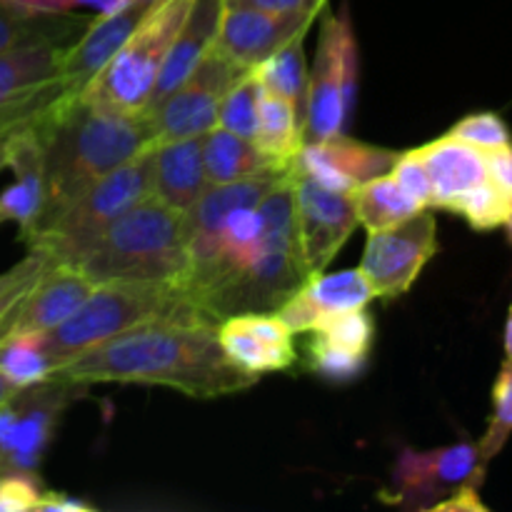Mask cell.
<instances>
[{
    "label": "cell",
    "mask_w": 512,
    "mask_h": 512,
    "mask_svg": "<svg viewBox=\"0 0 512 512\" xmlns=\"http://www.w3.org/2000/svg\"><path fill=\"white\" fill-rule=\"evenodd\" d=\"M60 383L163 385L190 398H218L255 385L225 358L218 328L188 320H153L113 335L53 370Z\"/></svg>",
    "instance_id": "obj_1"
},
{
    "label": "cell",
    "mask_w": 512,
    "mask_h": 512,
    "mask_svg": "<svg viewBox=\"0 0 512 512\" xmlns=\"http://www.w3.org/2000/svg\"><path fill=\"white\" fill-rule=\"evenodd\" d=\"M38 128L45 155V208L23 240L58 218L90 185L155 145L153 123L145 113H118L80 98L58 100Z\"/></svg>",
    "instance_id": "obj_2"
},
{
    "label": "cell",
    "mask_w": 512,
    "mask_h": 512,
    "mask_svg": "<svg viewBox=\"0 0 512 512\" xmlns=\"http://www.w3.org/2000/svg\"><path fill=\"white\" fill-rule=\"evenodd\" d=\"M95 285L108 280L180 283L188 270V220L155 195L115 218L78 258Z\"/></svg>",
    "instance_id": "obj_3"
},
{
    "label": "cell",
    "mask_w": 512,
    "mask_h": 512,
    "mask_svg": "<svg viewBox=\"0 0 512 512\" xmlns=\"http://www.w3.org/2000/svg\"><path fill=\"white\" fill-rule=\"evenodd\" d=\"M153 320L210 325L175 283L108 280L100 283L68 320L43 333V353L55 370L93 345Z\"/></svg>",
    "instance_id": "obj_4"
},
{
    "label": "cell",
    "mask_w": 512,
    "mask_h": 512,
    "mask_svg": "<svg viewBox=\"0 0 512 512\" xmlns=\"http://www.w3.org/2000/svg\"><path fill=\"white\" fill-rule=\"evenodd\" d=\"M190 5L193 0H158L78 98L118 113H145L165 55L188 18Z\"/></svg>",
    "instance_id": "obj_5"
},
{
    "label": "cell",
    "mask_w": 512,
    "mask_h": 512,
    "mask_svg": "<svg viewBox=\"0 0 512 512\" xmlns=\"http://www.w3.org/2000/svg\"><path fill=\"white\" fill-rule=\"evenodd\" d=\"M153 150L155 145L90 185L58 218L25 238L30 250H40L60 263H78L115 218L153 195Z\"/></svg>",
    "instance_id": "obj_6"
},
{
    "label": "cell",
    "mask_w": 512,
    "mask_h": 512,
    "mask_svg": "<svg viewBox=\"0 0 512 512\" xmlns=\"http://www.w3.org/2000/svg\"><path fill=\"white\" fill-rule=\"evenodd\" d=\"M248 70L235 60L225 58L215 48L200 58L188 73V78L173 90L165 100H160L150 113H145L153 123L155 143L178 138H195L205 135L218 125V110L225 93L243 78Z\"/></svg>",
    "instance_id": "obj_7"
},
{
    "label": "cell",
    "mask_w": 512,
    "mask_h": 512,
    "mask_svg": "<svg viewBox=\"0 0 512 512\" xmlns=\"http://www.w3.org/2000/svg\"><path fill=\"white\" fill-rule=\"evenodd\" d=\"M485 463L478 443H458L448 448L405 450L393 468V488L383 500L408 510H430L463 485H483Z\"/></svg>",
    "instance_id": "obj_8"
},
{
    "label": "cell",
    "mask_w": 512,
    "mask_h": 512,
    "mask_svg": "<svg viewBox=\"0 0 512 512\" xmlns=\"http://www.w3.org/2000/svg\"><path fill=\"white\" fill-rule=\"evenodd\" d=\"M435 253L438 225L425 208L393 228L370 233L360 273L370 283L375 298H400L413 288Z\"/></svg>",
    "instance_id": "obj_9"
},
{
    "label": "cell",
    "mask_w": 512,
    "mask_h": 512,
    "mask_svg": "<svg viewBox=\"0 0 512 512\" xmlns=\"http://www.w3.org/2000/svg\"><path fill=\"white\" fill-rule=\"evenodd\" d=\"M295 228L310 275L323 273L358 225L353 193H338L293 165Z\"/></svg>",
    "instance_id": "obj_10"
},
{
    "label": "cell",
    "mask_w": 512,
    "mask_h": 512,
    "mask_svg": "<svg viewBox=\"0 0 512 512\" xmlns=\"http://www.w3.org/2000/svg\"><path fill=\"white\" fill-rule=\"evenodd\" d=\"M348 28V20L335 15H325L320 25L318 53L305 93L303 143H323L345 133L348 118L343 108V40Z\"/></svg>",
    "instance_id": "obj_11"
},
{
    "label": "cell",
    "mask_w": 512,
    "mask_h": 512,
    "mask_svg": "<svg viewBox=\"0 0 512 512\" xmlns=\"http://www.w3.org/2000/svg\"><path fill=\"white\" fill-rule=\"evenodd\" d=\"M318 13H265L253 8H223L213 48L243 68H255L298 35L308 33Z\"/></svg>",
    "instance_id": "obj_12"
},
{
    "label": "cell",
    "mask_w": 512,
    "mask_h": 512,
    "mask_svg": "<svg viewBox=\"0 0 512 512\" xmlns=\"http://www.w3.org/2000/svg\"><path fill=\"white\" fill-rule=\"evenodd\" d=\"M218 343L225 358L253 378L288 370L295 363L293 333L278 315H233V318L220 323Z\"/></svg>",
    "instance_id": "obj_13"
},
{
    "label": "cell",
    "mask_w": 512,
    "mask_h": 512,
    "mask_svg": "<svg viewBox=\"0 0 512 512\" xmlns=\"http://www.w3.org/2000/svg\"><path fill=\"white\" fill-rule=\"evenodd\" d=\"M395 160H398L395 150L365 145L340 133L323 143H303L293 165L325 188L353 193L358 185L390 173Z\"/></svg>",
    "instance_id": "obj_14"
},
{
    "label": "cell",
    "mask_w": 512,
    "mask_h": 512,
    "mask_svg": "<svg viewBox=\"0 0 512 512\" xmlns=\"http://www.w3.org/2000/svg\"><path fill=\"white\" fill-rule=\"evenodd\" d=\"M38 123L3 138L5 168H13L15 183L0 193V223L18 225L20 238L38 223L45 208V155Z\"/></svg>",
    "instance_id": "obj_15"
},
{
    "label": "cell",
    "mask_w": 512,
    "mask_h": 512,
    "mask_svg": "<svg viewBox=\"0 0 512 512\" xmlns=\"http://www.w3.org/2000/svg\"><path fill=\"white\" fill-rule=\"evenodd\" d=\"M155 3H130L118 13L98 15L90 20L80 38L65 50L63 65H60V80L73 98H78L85 85L123 48L125 40L135 33V28L143 23Z\"/></svg>",
    "instance_id": "obj_16"
},
{
    "label": "cell",
    "mask_w": 512,
    "mask_h": 512,
    "mask_svg": "<svg viewBox=\"0 0 512 512\" xmlns=\"http://www.w3.org/2000/svg\"><path fill=\"white\" fill-rule=\"evenodd\" d=\"M373 288L360 270H343L333 275H310L275 313L290 333H313L323 318L345 310H358L373 300Z\"/></svg>",
    "instance_id": "obj_17"
},
{
    "label": "cell",
    "mask_w": 512,
    "mask_h": 512,
    "mask_svg": "<svg viewBox=\"0 0 512 512\" xmlns=\"http://www.w3.org/2000/svg\"><path fill=\"white\" fill-rule=\"evenodd\" d=\"M98 285L75 263H50L20 300L13 333H48L68 320Z\"/></svg>",
    "instance_id": "obj_18"
},
{
    "label": "cell",
    "mask_w": 512,
    "mask_h": 512,
    "mask_svg": "<svg viewBox=\"0 0 512 512\" xmlns=\"http://www.w3.org/2000/svg\"><path fill=\"white\" fill-rule=\"evenodd\" d=\"M153 195L170 208H193L195 200L208 188L203 163V135L155 143L153 150Z\"/></svg>",
    "instance_id": "obj_19"
},
{
    "label": "cell",
    "mask_w": 512,
    "mask_h": 512,
    "mask_svg": "<svg viewBox=\"0 0 512 512\" xmlns=\"http://www.w3.org/2000/svg\"><path fill=\"white\" fill-rule=\"evenodd\" d=\"M223 8V0H193L178 38L173 40L168 55H165V63L160 68L158 80H155L153 95H150L145 113H150L160 100L168 98L188 78V73L200 63V58L213 48L220 18H223Z\"/></svg>",
    "instance_id": "obj_20"
},
{
    "label": "cell",
    "mask_w": 512,
    "mask_h": 512,
    "mask_svg": "<svg viewBox=\"0 0 512 512\" xmlns=\"http://www.w3.org/2000/svg\"><path fill=\"white\" fill-rule=\"evenodd\" d=\"M418 153L423 158L425 170H428L430 188H433L430 208L448 210L455 198H460L488 178L485 150L463 143L453 135H443V138L423 145V148H418Z\"/></svg>",
    "instance_id": "obj_21"
},
{
    "label": "cell",
    "mask_w": 512,
    "mask_h": 512,
    "mask_svg": "<svg viewBox=\"0 0 512 512\" xmlns=\"http://www.w3.org/2000/svg\"><path fill=\"white\" fill-rule=\"evenodd\" d=\"M63 40H25L0 53V108L20 103L60 80L65 50Z\"/></svg>",
    "instance_id": "obj_22"
},
{
    "label": "cell",
    "mask_w": 512,
    "mask_h": 512,
    "mask_svg": "<svg viewBox=\"0 0 512 512\" xmlns=\"http://www.w3.org/2000/svg\"><path fill=\"white\" fill-rule=\"evenodd\" d=\"M203 163L208 183H233V180L255 178V175L293 168V165L285 168V165L275 163L253 140L228 133V130L218 128V125L203 135Z\"/></svg>",
    "instance_id": "obj_23"
},
{
    "label": "cell",
    "mask_w": 512,
    "mask_h": 512,
    "mask_svg": "<svg viewBox=\"0 0 512 512\" xmlns=\"http://www.w3.org/2000/svg\"><path fill=\"white\" fill-rule=\"evenodd\" d=\"M275 163L290 165L303 148V118L290 100L270 93L260 85V123L253 140Z\"/></svg>",
    "instance_id": "obj_24"
},
{
    "label": "cell",
    "mask_w": 512,
    "mask_h": 512,
    "mask_svg": "<svg viewBox=\"0 0 512 512\" xmlns=\"http://www.w3.org/2000/svg\"><path fill=\"white\" fill-rule=\"evenodd\" d=\"M88 23V18H73L68 13H30L0 0V53L25 40L38 38H53L73 45Z\"/></svg>",
    "instance_id": "obj_25"
},
{
    "label": "cell",
    "mask_w": 512,
    "mask_h": 512,
    "mask_svg": "<svg viewBox=\"0 0 512 512\" xmlns=\"http://www.w3.org/2000/svg\"><path fill=\"white\" fill-rule=\"evenodd\" d=\"M353 200L358 223H363L368 233L393 228V225L403 223V220L413 218L420 210H425L400 188L398 180L390 173L378 175V178L358 185L353 190Z\"/></svg>",
    "instance_id": "obj_26"
},
{
    "label": "cell",
    "mask_w": 512,
    "mask_h": 512,
    "mask_svg": "<svg viewBox=\"0 0 512 512\" xmlns=\"http://www.w3.org/2000/svg\"><path fill=\"white\" fill-rule=\"evenodd\" d=\"M303 38L305 35H298V38L285 43L283 48L275 50L270 58H265L263 63L253 68L260 85L270 90V93L290 100L300 113V118H305V93H308V68H305Z\"/></svg>",
    "instance_id": "obj_27"
},
{
    "label": "cell",
    "mask_w": 512,
    "mask_h": 512,
    "mask_svg": "<svg viewBox=\"0 0 512 512\" xmlns=\"http://www.w3.org/2000/svg\"><path fill=\"white\" fill-rule=\"evenodd\" d=\"M0 373L15 388H30L50 380L53 365L43 353V333H13L0 343Z\"/></svg>",
    "instance_id": "obj_28"
},
{
    "label": "cell",
    "mask_w": 512,
    "mask_h": 512,
    "mask_svg": "<svg viewBox=\"0 0 512 512\" xmlns=\"http://www.w3.org/2000/svg\"><path fill=\"white\" fill-rule=\"evenodd\" d=\"M260 123V80L253 70L243 75L233 88L225 93L218 110V128L240 135L245 140H255Z\"/></svg>",
    "instance_id": "obj_29"
},
{
    "label": "cell",
    "mask_w": 512,
    "mask_h": 512,
    "mask_svg": "<svg viewBox=\"0 0 512 512\" xmlns=\"http://www.w3.org/2000/svg\"><path fill=\"white\" fill-rule=\"evenodd\" d=\"M512 208V198L505 193L503 188L493 183L490 178H485L483 183H478L475 188H470L468 193H463L460 198H455L450 203L448 210L463 215L470 223V228L475 230H493L508 220Z\"/></svg>",
    "instance_id": "obj_30"
},
{
    "label": "cell",
    "mask_w": 512,
    "mask_h": 512,
    "mask_svg": "<svg viewBox=\"0 0 512 512\" xmlns=\"http://www.w3.org/2000/svg\"><path fill=\"white\" fill-rule=\"evenodd\" d=\"M315 335H320L328 343L338 345V348L350 350V353L368 355L373 348V318L368 315V310H345V313L328 315V318L320 320L313 330Z\"/></svg>",
    "instance_id": "obj_31"
},
{
    "label": "cell",
    "mask_w": 512,
    "mask_h": 512,
    "mask_svg": "<svg viewBox=\"0 0 512 512\" xmlns=\"http://www.w3.org/2000/svg\"><path fill=\"white\" fill-rule=\"evenodd\" d=\"M510 433H512V358H505L493 388V418H490L483 440L478 443L480 460H483L485 465H488L490 460L505 448Z\"/></svg>",
    "instance_id": "obj_32"
},
{
    "label": "cell",
    "mask_w": 512,
    "mask_h": 512,
    "mask_svg": "<svg viewBox=\"0 0 512 512\" xmlns=\"http://www.w3.org/2000/svg\"><path fill=\"white\" fill-rule=\"evenodd\" d=\"M365 360H368V355L350 353V350L328 343L320 335H315V340L310 343V368L328 380H338V383L340 380H353L363 370Z\"/></svg>",
    "instance_id": "obj_33"
},
{
    "label": "cell",
    "mask_w": 512,
    "mask_h": 512,
    "mask_svg": "<svg viewBox=\"0 0 512 512\" xmlns=\"http://www.w3.org/2000/svg\"><path fill=\"white\" fill-rule=\"evenodd\" d=\"M448 135H453V138L463 140V143L468 145H475V148L485 150V153L512 143L508 125H505L503 118H498L495 113L468 115V118L460 120L458 125H453V130H450Z\"/></svg>",
    "instance_id": "obj_34"
},
{
    "label": "cell",
    "mask_w": 512,
    "mask_h": 512,
    "mask_svg": "<svg viewBox=\"0 0 512 512\" xmlns=\"http://www.w3.org/2000/svg\"><path fill=\"white\" fill-rule=\"evenodd\" d=\"M38 475L8 473L0 475V512H28L43 498Z\"/></svg>",
    "instance_id": "obj_35"
},
{
    "label": "cell",
    "mask_w": 512,
    "mask_h": 512,
    "mask_svg": "<svg viewBox=\"0 0 512 512\" xmlns=\"http://www.w3.org/2000/svg\"><path fill=\"white\" fill-rule=\"evenodd\" d=\"M395 180H398L400 188L420 205V208H430V198H433V188H430L428 170H425L423 158H420L418 150H408V153H400L395 160L393 170H390Z\"/></svg>",
    "instance_id": "obj_36"
},
{
    "label": "cell",
    "mask_w": 512,
    "mask_h": 512,
    "mask_svg": "<svg viewBox=\"0 0 512 512\" xmlns=\"http://www.w3.org/2000/svg\"><path fill=\"white\" fill-rule=\"evenodd\" d=\"M228 8H253L265 13H320L325 0H223Z\"/></svg>",
    "instance_id": "obj_37"
},
{
    "label": "cell",
    "mask_w": 512,
    "mask_h": 512,
    "mask_svg": "<svg viewBox=\"0 0 512 512\" xmlns=\"http://www.w3.org/2000/svg\"><path fill=\"white\" fill-rule=\"evenodd\" d=\"M478 488L480 485L475 483L463 485V488L455 490L453 495H448L445 500L435 503L430 510L433 512H488V505L480 500Z\"/></svg>",
    "instance_id": "obj_38"
},
{
    "label": "cell",
    "mask_w": 512,
    "mask_h": 512,
    "mask_svg": "<svg viewBox=\"0 0 512 512\" xmlns=\"http://www.w3.org/2000/svg\"><path fill=\"white\" fill-rule=\"evenodd\" d=\"M488 160V178L512 198V143L485 153Z\"/></svg>",
    "instance_id": "obj_39"
},
{
    "label": "cell",
    "mask_w": 512,
    "mask_h": 512,
    "mask_svg": "<svg viewBox=\"0 0 512 512\" xmlns=\"http://www.w3.org/2000/svg\"><path fill=\"white\" fill-rule=\"evenodd\" d=\"M5 3L18 5V8L30 10V13H68L78 5L93 8L95 0H5Z\"/></svg>",
    "instance_id": "obj_40"
},
{
    "label": "cell",
    "mask_w": 512,
    "mask_h": 512,
    "mask_svg": "<svg viewBox=\"0 0 512 512\" xmlns=\"http://www.w3.org/2000/svg\"><path fill=\"white\" fill-rule=\"evenodd\" d=\"M35 510L40 512H90L88 503H83V500L78 498H70V495L65 493H43V498H40V503L35 505Z\"/></svg>",
    "instance_id": "obj_41"
},
{
    "label": "cell",
    "mask_w": 512,
    "mask_h": 512,
    "mask_svg": "<svg viewBox=\"0 0 512 512\" xmlns=\"http://www.w3.org/2000/svg\"><path fill=\"white\" fill-rule=\"evenodd\" d=\"M38 260H40V250H30L28 258L20 260V263L15 265V268H10V270H5V273H0V295H3L5 290H8L10 285H13L15 280L20 278V275L28 273V270L33 268V265L38 263Z\"/></svg>",
    "instance_id": "obj_42"
},
{
    "label": "cell",
    "mask_w": 512,
    "mask_h": 512,
    "mask_svg": "<svg viewBox=\"0 0 512 512\" xmlns=\"http://www.w3.org/2000/svg\"><path fill=\"white\" fill-rule=\"evenodd\" d=\"M18 390H20V388H15V385L10 383V380L5 378L3 373H0V405H3L5 400H10V398H13V395L18 393Z\"/></svg>",
    "instance_id": "obj_43"
},
{
    "label": "cell",
    "mask_w": 512,
    "mask_h": 512,
    "mask_svg": "<svg viewBox=\"0 0 512 512\" xmlns=\"http://www.w3.org/2000/svg\"><path fill=\"white\" fill-rule=\"evenodd\" d=\"M505 353H508V358H512V305L508 313V323H505Z\"/></svg>",
    "instance_id": "obj_44"
},
{
    "label": "cell",
    "mask_w": 512,
    "mask_h": 512,
    "mask_svg": "<svg viewBox=\"0 0 512 512\" xmlns=\"http://www.w3.org/2000/svg\"><path fill=\"white\" fill-rule=\"evenodd\" d=\"M505 230H508V238H510V243H512V208H510V215H508V220H505Z\"/></svg>",
    "instance_id": "obj_45"
},
{
    "label": "cell",
    "mask_w": 512,
    "mask_h": 512,
    "mask_svg": "<svg viewBox=\"0 0 512 512\" xmlns=\"http://www.w3.org/2000/svg\"><path fill=\"white\" fill-rule=\"evenodd\" d=\"M5 168V153H3V138H0V170Z\"/></svg>",
    "instance_id": "obj_46"
},
{
    "label": "cell",
    "mask_w": 512,
    "mask_h": 512,
    "mask_svg": "<svg viewBox=\"0 0 512 512\" xmlns=\"http://www.w3.org/2000/svg\"><path fill=\"white\" fill-rule=\"evenodd\" d=\"M128 3H155V0H128Z\"/></svg>",
    "instance_id": "obj_47"
}]
</instances>
